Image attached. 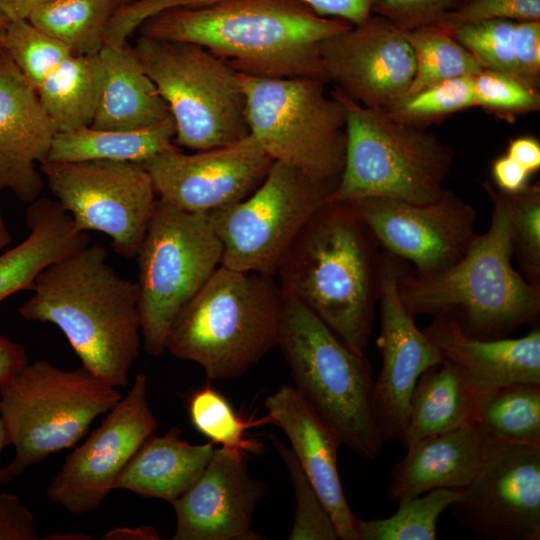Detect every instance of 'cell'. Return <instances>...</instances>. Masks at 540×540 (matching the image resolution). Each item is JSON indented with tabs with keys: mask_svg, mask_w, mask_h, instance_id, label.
Instances as JSON below:
<instances>
[{
	"mask_svg": "<svg viewBox=\"0 0 540 540\" xmlns=\"http://www.w3.org/2000/svg\"><path fill=\"white\" fill-rule=\"evenodd\" d=\"M351 26L297 0H218L163 10L138 31L153 39L200 45L241 74L328 82L321 44Z\"/></svg>",
	"mask_w": 540,
	"mask_h": 540,
	"instance_id": "6da1fadb",
	"label": "cell"
},
{
	"mask_svg": "<svg viewBox=\"0 0 540 540\" xmlns=\"http://www.w3.org/2000/svg\"><path fill=\"white\" fill-rule=\"evenodd\" d=\"M99 243L46 267L19 308L26 320L56 325L96 377L128 386L141 346L137 282L120 276Z\"/></svg>",
	"mask_w": 540,
	"mask_h": 540,
	"instance_id": "7a4b0ae2",
	"label": "cell"
},
{
	"mask_svg": "<svg viewBox=\"0 0 540 540\" xmlns=\"http://www.w3.org/2000/svg\"><path fill=\"white\" fill-rule=\"evenodd\" d=\"M381 249L350 201H326L302 228L277 275L353 352L365 355L378 303Z\"/></svg>",
	"mask_w": 540,
	"mask_h": 540,
	"instance_id": "3957f363",
	"label": "cell"
},
{
	"mask_svg": "<svg viewBox=\"0 0 540 540\" xmlns=\"http://www.w3.org/2000/svg\"><path fill=\"white\" fill-rule=\"evenodd\" d=\"M481 185L492 205L489 228L475 235L460 260L441 271L418 274L404 263L397 290L414 317L443 318L469 336L499 339L539 324L540 284L514 269L508 214L493 183Z\"/></svg>",
	"mask_w": 540,
	"mask_h": 540,
	"instance_id": "277c9868",
	"label": "cell"
},
{
	"mask_svg": "<svg viewBox=\"0 0 540 540\" xmlns=\"http://www.w3.org/2000/svg\"><path fill=\"white\" fill-rule=\"evenodd\" d=\"M284 303L273 276L220 265L176 315L166 350L211 380L240 377L278 346Z\"/></svg>",
	"mask_w": 540,
	"mask_h": 540,
	"instance_id": "5b68a950",
	"label": "cell"
},
{
	"mask_svg": "<svg viewBox=\"0 0 540 540\" xmlns=\"http://www.w3.org/2000/svg\"><path fill=\"white\" fill-rule=\"evenodd\" d=\"M278 347L293 387L310 408L342 444L364 459H376L385 442L375 418L374 378L366 356L350 350L309 308L286 295Z\"/></svg>",
	"mask_w": 540,
	"mask_h": 540,
	"instance_id": "8992f818",
	"label": "cell"
},
{
	"mask_svg": "<svg viewBox=\"0 0 540 540\" xmlns=\"http://www.w3.org/2000/svg\"><path fill=\"white\" fill-rule=\"evenodd\" d=\"M346 114L340 179L327 201L388 198L425 204L444 193L454 151L423 126L365 107L334 87Z\"/></svg>",
	"mask_w": 540,
	"mask_h": 540,
	"instance_id": "52a82bcc",
	"label": "cell"
},
{
	"mask_svg": "<svg viewBox=\"0 0 540 540\" xmlns=\"http://www.w3.org/2000/svg\"><path fill=\"white\" fill-rule=\"evenodd\" d=\"M121 398L83 366L67 371L43 359L26 364L0 389V417L15 448L10 473L19 476L73 447Z\"/></svg>",
	"mask_w": 540,
	"mask_h": 540,
	"instance_id": "ba28073f",
	"label": "cell"
},
{
	"mask_svg": "<svg viewBox=\"0 0 540 540\" xmlns=\"http://www.w3.org/2000/svg\"><path fill=\"white\" fill-rule=\"evenodd\" d=\"M133 49L169 107L176 146L202 151L250 134L240 73L226 61L197 44L141 35Z\"/></svg>",
	"mask_w": 540,
	"mask_h": 540,
	"instance_id": "9c48e42d",
	"label": "cell"
},
{
	"mask_svg": "<svg viewBox=\"0 0 540 540\" xmlns=\"http://www.w3.org/2000/svg\"><path fill=\"white\" fill-rule=\"evenodd\" d=\"M250 134L273 159L338 182L345 162L346 114L324 80L240 73Z\"/></svg>",
	"mask_w": 540,
	"mask_h": 540,
	"instance_id": "30bf717a",
	"label": "cell"
},
{
	"mask_svg": "<svg viewBox=\"0 0 540 540\" xmlns=\"http://www.w3.org/2000/svg\"><path fill=\"white\" fill-rule=\"evenodd\" d=\"M222 254L207 214L157 198L135 257L141 335L148 354L166 350L176 315L221 265Z\"/></svg>",
	"mask_w": 540,
	"mask_h": 540,
	"instance_id": "8fae6325",
	"label": "cell"
},
{
	"mask_svg": "<svg viewBox=\"0 0 540 540\" xmlns=\"http://www.w3.org/2000/svg\"><path fill=\"white\" fill-rule=\"evenodd\" d=\"M337 183L274 161L251 195L207 214L223 247L221 265L274 276L302 228Z\"/></svg>",
	"mask_w": 540,
	"mask_h": 540,
	"instance_id": "7c38bea8",
	"label": "cell"
},
{
	"mask_svg": "<svg viewBox=\"0 0 540 540\" xmlns=\"http://www.w3.org/2000/svg\"><path fill=\"white\" fill-rule=\"evenodd\" d=\"M39 170L80 231L104 233L118 255L136 257L157 200L152 179L141 164L44 162Z\"/></svg>",
	"mask_w": 540,
	"mask_h": 540,
	"instance_id": "4fadbf2b",
	"label": "cell"
},
{
	"mask_svg": "<svg viewBox=\"0 0 540 540\" xmlns=\"http://www.w3.org/2000/svg\"><path fill=\"white\" fill-rule=\"evenodd\" d=\"M450 508L478 540H539L540 444L486 437L476 475Z\"/></svg>",
	"mask_w": 540,
	"mask_h": 540,
	"instance_id": "5bb4252c",
	"label": "cell"
},
{
	"mask_svg": "<svg viewBox=\"0 0 540 540\" xmlns=\"http://www.w3.org/2000/svg\"><path fill=\"white\" fill-rule=\"evenodd\" d=\"M380 249L418 274L441 271L460 260L474 239V207L446 189L417 204L388 198L350 201Z\"/></svg>",
	"mask_w": 540,
	"mask_h": 540,
	"instance_id": "9a60e30c",
	"label": "cell"
},
{
	"mask_svg": "<svg viewBox=\"0 0 540 540\" xmlns=\"http://www.w3.org/2000/svg\"><path fill=\"white\" fill-rule=\"evenodd\" d=\"M158 422L147 401V377L140 373L128 394L64 460L47 488L49 500L69 513L98 509L125 465Z\"/></svg>",
	"mask_w": 540,
	"mask_h": 540,
	"instance_id": "2e32d148",
	"label": "cell"
},
{
	"mask_svg": "<svg viewBox=\"0 0 540 540\" xmlns=\"http://www.w3.org/2000/svg\"><path fill=\"white\" fill-rule=\"evenodd\" d=\"M273 162L249 134L193 154L174 145L141 165L149 173L158 198L187 212L208 214L251 195Z\"/></svg>",
	"mask_w": 540,
	"mask_h": 540,
	"instance_id": "e0dca14e",
	"label": "cell"
},
{
	"mask_svg": "<svg viewBox=\"0 0 540 540\" xmlns=\"http://www.w3.org/2000/svg\"><path fill=\"white\" fill-rule=\"evenodd\" d=\"M402 260L381 250L379 282L380 331L376 345L381 368L374 380V413L384 442L403 438L410 399L423 372L444 361L403 305L397 279Z\"/></svg>",
	"mask_w": 540,
	"mask_h": 540,
	"instance_id": "ac0fdd59",
	"label": "cell"
},
{
	"mask_svg": "<svg viewBox=\"0 0 540 540\" xmlns=\"http://www.w3.org/2000/svg\"><path fill=\"white\" fill-rule=\"evenodd\" d=\"M320 52L327 80L372 109L393 108L415 75L414 53L403 31L379 15L327 38Z\"/></svg>",
	"mask_w": 540,
	"mask_h": 540,
	"instance_id": "d6986e66",
	"label": "cell"
},
{
	"mask_svg": "<svg viewBox=\"0 0 540 540\" xmlns=\"http://www.w3.org/2000/svg\"><path fill=\"white\" fill-rule=\"evenodd\" d=\"M247 453L215 448L199 479L171 505L173 540H261L252 530L254 511L266 485L250 476Z\"/></svg>",
	"mask_w": 540,
	"mask_h": 540,
	"instance_id": "ffe728a7",
	"label": "cell"
},
{
	"mask_svg": "<svg viewBox=\"0 0 540 540\" xmlns=\"http://www.w3.org/2000/svg\"><path fill=\"white\" fill-rule=\"evenodd\" d=\"M58 129L36 89L3 51L0 55V190L31 203L44 188L39 165Z\"/></svg>",
	"mask_w": 540,
	"mask_h": 540,
	"instance_id": "44dd1931",
	"label": "cell"
},
{
	"mask_svg": "<svg viewBox=\"0 0 540 540\" xmlns=\"http://www.w3.org/2000/svg\"><path fill=\"white\" fill-rule=\"evenodd\" d=\"M268 424L279 426L291 450L329 513L339 539L359 540V518L346 500L337 459L338 434L304 401L293 386L283 385L265 400Z\"/></svg>",
	"mask_w": 540,
	"mask_h": 540,
	"instance_id": "7402d4cb",
	"label": "cell"
},
{
	"mask_svg": "<svg viewBox=\"0 0 540 540\" xmlns=\"http://www.w3.org/2000/svg\"><path fill=\"white\" fill-rule=\"evenodd\" d=\"M423 332L479 396L515 383L540 384L539 324L522 337L480 339L433 318Z\"/></svg>",
	"mask_w": 540,
	"mask_h": 540,
	"instance_id": "603a6c76",
	"label": "cell"
},
{
	"mask_svg": "<svg viewBox=\"0 0 540 540\" xmlns=\"http://www.w3.org/2000/svg\"><path fill=\"white\" fill-rule=\"evenodd\" d=\"M486 437L475 425L421 438L390 472L387 497L400 505L434 489H462L481 464Z\"/></svg>",
	"mask_w": 540,
	"mask_h": 540,
	"instance_id": "cb8c5ba5",
	"label": "cell"
},
{
	"mask_svg": "<svg viewBox=\"0 0 540 540\" xmlns=\"http://www.w3.org/2000/svg\"><path fill=\"white\" fill-rule=\"evenodd\" d=\"M25 217L29 235L0 255V303L16 292L32 291L46 267L91 243L56 199L37 198Z\"/></svg>",
	"mask_w": 540,
	"mask_h": 540,
	"instance_id": "d4e9b609",
	"label": "cell"
},
{
	"mask_svg": "<svg viewBox=\"0 0 540 540\" xmlns=\"http://www.w3.org/2000/svg\"><path fill=\"white\" fill-rule=\"evenodd\" d=\"M178 427L163 436L149 435L117 477L114 489L173 503L199 479L209 464L214 443L193 445Z\"/></svg>",
	"mask_w": 540,
	"mask_h": 540,
	"instance_id": "484cf974",
	"label": "cell"
},
{
	"mask_svg": "<svg viewBox=\"0 0 540 540\" xmlns=\"http://www.w3.org/2000/svg\"><path fill=\"white\" fill-rule=\"evenodd\" d=\"M99 55L104 84L91 127L139 129L171 117L167 103L143 70L132 45L103 46Z\"/></svg>",
	"mask_w": 540,
	"mask_h": 540,
	"instance_id": "4316f807",
	"label": "cell"
},
{
	"mask_svg": "<svg viewBox=\"0 0 540 540\" xmlns=\"http://www.w3.org/2000/svg\"><path fill=\"white\" fill-rule=\"evenodd\" d=\"M478 401L479 395L458 368L444 359L416 383L402 445L406 448L421 438L474 425Z\"/></svg>",
	"mask_w": 540,
	"mask_h": 540,
	"instance_id": "83f0119b",
	"label": "cell"
},
{
	"mask_svg": "<svg viewBox=\"0 0 540 540\" xmlns=\"http://www.w3.org/2000/svg\"><path fill=\"white\" fill-rule=\"evenodd\" d=\"M171 117L145 128L118 130L83 126L57 132L45 162L112 160L143 164L175 145Z\"/></svg>",
	"mask_w": 540,
	"mask_h": 540,
	"instance_id": "f1b7e54d",
	"label": "cell"
},
{
	"mask_svg": "<svg viewBox=\"0 0 540 540\" xmlns=\"http://www.w3.org/2000/svg\"><path fill=\"white\" fill-rule=\"evenodd\" d=\"M103 84L99 53L70 55L42 80L36 92L58 132H62L92 124Z\"/></svg>",
	"mask_w": 540,
	"mask_h": 540,
	"instance_id": "f546056e",
	"label": "cell"
},
{
	"mask_svg": "<svg viewBox=\"0 0 540 540\" xmlns=\"http://www.w3.org/2000/svg\"><path fill=\"white\" fill-rule=\"evenodd\" d=\"M118 7L114 0H52L33 11L28 21L72 55H92L103 48Z\"/></svg>",
	"mask_w": 540,
	"mask_h": 540,
	"instance_id": "4dcf8cb0",
	"label": "cell"
},
{
	"mask_svg": "<svg viewBox=\"0 0 540 540\" xmlns=\"http://www.w3.org/2000/svg\"><path fill=\"white\" fill-rule=\"evenodd\" d=\"M474 425L489 439L540 444V384L515 383L479 396Z\"/></svg>",
	"mask_w": 540,
	"mask_h": 540,
	"instance_id": "1f68e13d",
	"label": "cell"
},
{
	"mask_svg": "<svg viewBox=\"0 0 540 540\" xmlns=\"http://www.w3.org/2000/svg\"><path fill=\"white\" fill-rule=\"evenodd\" d=\"M403 33L413 50L416 69L402 100L440 82L474 76L484 69L471 52L436 24Z\"/></svg>",
	"mask_w": 540,
	"mask_h": 540,
	"instance_id": "d6a6232c",
	"label": "cell"
},
{
	"mask_svg": "<svg viewBox=\"0 0 540 540\" xmlns=\"http://www.w3.org/2000/svg\"><path fill=\"white\" fill-rule=\"evenodd\" d=\"M461 489H434L400 505L387 518L359 520V540H434L437 521Z\"/></svg>",
	"mask_w": 540,
	"mask_h": 540,
	"instance_id": "836d02e7",
	"label": "cell"
},
{
	"mask_svg": "<svg viewBox=\"0 0 540 540\" xmlns=\"http://www.w3.org/2000/svg\"><path fill=\"white\" fill-rule=\"evenodd\" d=\"M188 413L193 426L222 447L259 454L263 444L246 437L247 429L268 424L267 418L245 420L238 416L229 401L217 390L205 386L194 391L188 399Z\"/></svg>",
	"mask_w": 540,
	"mask_h": 540,
	"instance_id": "e575fe53",
	"label": "cell"
},
{
	"mask_svg": "<svg viewBox=\"0 0 540 540\" xmlns=\"http://www.w3.org/2000/svg\"><path fill=\"white\" fill-rule=\"evenodd\" d=\"M498 193L511 223L513 257L519 272L529 282L540 284V185L529 184L517 193Z\"/></svg>",
	"mask_w": 540,
	"mask_h": 540,
	"instance_id": "d590c367",
	"label": "cell"
},
{
	"mask_svg": "<svg viewBox=\"0 0 540 540\" xmlns=\"http://www.w3.org/2000/svg\"><path fill=\"white\" fill-rule=\"evenodd\" d=\"M3 51L35 89L59 63L72 55L63 44L28 20L7 22Z\"/></svg>",
	"mask_w": 540,
	"mask_h": 540,
	"instance_id": "8d00e7d4",
	"label": "cell"
},
{
	"mask_svg": "<svg viewBox=\"0 0 540 540\" xmlns=\"http://www.w3.org/2000/svg\"><path fill=\"white\" fill-rule=\"evenodd\" d=\"M272 443L288 470L295 494V514L290 540H337L332 519L291 449L277 438Z\"/></svg>",
	"mask_w": 540,
	"mask_h": 540,
	"instance_id": "74e56055",
	"label": "cell"
},
{
	"mask_svg": "<svg viewBox=\"0 0 540 540\" xmlns=\"http://www.w3.org/2000/svg\"><path fill=\"white\" fill-rule=\"evenodd\" d=\"M474 106V76H463L428 87L403 99L387 112L424 127L427 122Z\"/></svg>",
	"mask_w": 540,
	"mask_h": 540,
	"instance_id": "f35d334b",
	"label": "cell"
},
{
	"mask_svg": "<svg viewBox=\"0 0 540 540\" xmlns=\"http://www.w3.org/2000/svg\"><path fill=\"white\" fill-rule=\"evenodd\" d=\"M517 21L490 19L464 25L451 35L479 61L484 69L518 79L513 54Z\"/></svg>",
	"mask_w": 540,
	"mask_h": 540,
	"instance_id": "ab89813d",
	"label": "cell"
},
{
	"mask_svg": "<svg viewBox=\"0 0 540 540\" xmlns=\"http://www.w3.org/2000/svg\"><path fill=\"white\" fill-rule=\"evenodd\" d=\"M475 106L502 113H523L539 108V91L506 74L483 69L474 75Z\"/></svg>",
	"mask_w": 540,
	"mask_h": 540,
	"instance_id": "60d3db41",
	"label": "cell"
},
{
	"mask_svg": "<svg viewBox=\"0 0 540 540\" xmlns=\"http://www.w3.org/2000/svg\"><path fill=\"white\" fill-rule=\"evenodd\" d=\"M540 20V0H458L436 23L448 33L484 20Z\"/></svg>",
	"mask_w": 540,
	"mask_h": 540,
	"instance_id": "b9f144b4",
	"label": "cell"
},
{
	"mask_svg": "<svg viewBox=\"0 0 540 540\" xmlns=\"http://www.w3.org/2000/svg\"><path fill=\"white\" fill-rule=\"evenodd\" d=\"M458 0H377L373 12L402 31L436 24Z\"/></svg>",
	"mask_w": 540,
	"mask_h": 540,
	"instance_id": "7bdbcfd3",
	"label": "cell"
},
{
	"mask_svg": "<svg viewBox=\"0 0 540 540\" xmlns=\"http://www.w3.org/2000/svg\"><path fill=\"white\" fill-rule=\"evenodd\" d=\"M513 54L519 81L539 91L540 20L517 21L513 36Z\"/></svg>",
	"mask_w": 540,
	"mask_h": 540,
	"instance_id": "ee69618b",
	"label": "cell"
},
{
	"mask_svg": "<svg viewBox=\"0 0 540 540\" xmlns=\"http://www.w3.org/2000/svg\"><path fill=\"white\" fill-rule=\"evenodd\" d=\"M32 512L10 493L0 494V540H36Z\"/></svg>",
	"mask_w": 540,
	"mask_h": 540,
	"instance_id": "f6af8a7d",
	"label": "cell"
},
{
	"mask_svg": "<svg viewBox=\"0 0 540 540\" xmlns=\"http://www.w3.org/2000/svg\"><path fill=\"white\" fill-rule=\"evenodd\" d=\"M316 14L336 18L351 25H358L368 19L377 0H297Z\"/></svg>",
	"mask_w": 540,
	"mask_h": 540,
	"instance_id": "bcb514c9",
	"label": "cell"
},
{
	"mask_svg": "<svg viewBox=\"0 0 540 540\" xmlns=\"http://www.w3.org/2000/svg\"><path fill=\"white\" fill-rule=\"evenodd\" d=\"M491 172L493 185L499 191L517 193L529 185L531 173L507 154L494 160Z\"/></svg>",
	"mask_w": 540,
	"mask_h": 540,
	"instance_id": "7dc6e473",
	"label": "cell"
},
{
	"mask_svg": "<svg viewBox=\"0 0 540 540\" xmlns=\"http://www.w3.org/2000/svg\"><path fill=\"white\" fill-rule=\"evenodd\" d=\"M26 364L28 357L25 348L0 332V389Z\"/></svg>",
	"mask_w": 540,
	"mask_h": 540,
	"instance_id": "c3c4849f",
	"label": "cell"
},
{
	"mask_svg": "<svg viewBox=\"0 0 540 540\" xmlns=\"http://www.w3.org/2000/svg\"><path fill=\"white\" fill-rule=\"evenodd\" d=\"M507 155L522 165L529 173L540 168V143L530 136H522L510 141Z\"/></svg>",
	"mask_w": 540,
	"mask_h": 540,
	"instance_id": "681fc988",
	"label": "cell"
},
{
	"mask_svg": "<svg viewBox=\"0 0 540 540\" xmlns=\"http://www.w3.org/2000/svg\"><path fill=\"white\" fill-rule=\"evenodd\" d=\"M52 0H0V16L7 22L28 20L37 8Z\"/></svg>",
	"mask_w": 540,
	"mask_h": 540,
	"instance_id": "f907efd6",
	"label": "cell"
},
{
	"mask_svg": "<svg viewBox=\"0 0 540 540\" xmlns=\"http://www.w3.org/2000/svg\"><path fill=\"white\" fill-rule=\"evenodd\" d=\"M101 539L105 540H159L162 537L152 526L140 525L137 527H118L105 533Z\"/></svg>",
	"mask_w": 540,
	"mask_h": 540,
	"instance_id": "816d5d0a",
	"label": "cell"
},
{
	"mask_svg": "<svg viewBox=\"0 0 540 540\" xmlns=\"http://www.w3.org/2000/svg\"><path fill=\"white\" fill-rule=\"evenodd\" d=\"M45 540H91L93 537L82 533H53L43 537Z\"/></svg>",
	"mask_w": 540,
	"mask_h": 540,
	"instance_id": "f5cc1de1",
	"label": "cell"
},
{
	"mask_svg": "<svg viewBox=\"0 0 540 540\" xmlns=\"http://www.w3.org/2000/svg\"><path fill=\"white\" fill-rule=\"evenodd\" d=\"M12 241V236L3 220L0 211V250L8 246Z\"/></svg>",
	"mask_w": 540,
	"mask_h": 540,
	"instance_id": "db71d44e",
	"label": "cell"
},
{
	"mask_svg": "<svg viewBox=\"0 0 540 540\" xmlns=\"http://www.w3.org/2000/svg\"><path fill=\"white\" fill-rule=\"evenodd\" d=\"M10 445L9 437L3 423L2 418L0 417V456L2 451Z\"/></svg>",
	"mask_w": 540,
	"mask_h": 540,
	"instance_id": "11a10c76",
	"label": "cell"
},
{
	"mask_svg": "<svg viewBox=\"0 0 540 540\" xmlns=\"http://www.w3.org/2000/svg\"><path fill=\"white\" fill-rule=\"evenodd\" d=\"M13 478V475L7 467L0 468V485L10 482Z\"/></svg>",
	"mask_w": 540,
	"mask_h": 540,
	"instance_id": "9f6ffc18",
	"label": "cell"
},
{
	"mask_svg": "<svg viewBox=\"0 0 540 540\" xmlns=\"http://www.w3.org/2000/svg\"><path fill=\"white\" fill-rule=\"evenodd\" d=\"M7 21L0 16V55L3 52V39Z\"/></svg>",
	"mask_w": 540,
	"mask_h": 540,
	"instance_id": "6f0895ef",
	"label": "cell"
},
{
	"mask_svg": "<svg viewBox=\"0 0 540 540\" xmlns=\"http://www.w3.org/2000/svg\"><path fill=\"white\" fill-rule=\"evenodd\" d=\"M218 0H189V6L205 5Z\"/></svg>",
	"mask_w": 540,
	"mask_h": 540,
	"instance_id": "680465c9",
	"label": "cell"
},
{
	"mask_svg": "<svg viewBox=\"0 0 540 540\" xmlns=\"http://www.w3.org/2000/svg\"><path fill=\"white\" fill-rule=\"evenodd\" d=\"M116 2V4L121 7V6H126V5H129V4H132L134 2H137L139 0H114Z\"/></svg>",
	"mask_w": 540,
	"mask_h": 540,
	"instance_id": "91938a15",
	"label": "cell"
}]
</instances>
